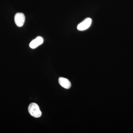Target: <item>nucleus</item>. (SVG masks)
Listing matches in <instances>:
<instances>
[{"instance_id":"obj_4","label":"nucleus","mask_w":133,"mask_h":133,"mask_svg":"<svg viewBox=\"0 0 133 133\" xmlns=\"http://www.w3.org/2000/svg\"><path fill=\"white\" fill-rule=\"evenodd\" d=\"M43 42V39L41 37H37L35 39L31 41L29 44L30 47L31 49H34L37 48Z\"/></svg>"},{"instance_id":"obj_3","label":"nucleus","mask_w":133,"mask_h":133,"mask_svg":"<svg viewBox=\"0 0 133 133\" xmlns=\"http://www.w3.org/2000/svg\"><path fill=\"white\" fill-rule=\"evenodd\" d=\"M25 19V16L23 13H18L15 15V23L18 27H21L23 26Z\"/></svg>"},{"instance_id":"obj_1","label":"nucleus","mask_w":133,"mask_h":133,"mask_svg":"<svg viewBox=\"0 0 133 133\" xmlns=\"http://www.w3.org/2000/svg\"><path fill=\"white\" fill-rule=\"evenodd\" d=\"M28 111L30 115L36 118H39L42 115V112L39 106L35 103L30 104L29 106Z\"/></svg>"},{"instance_id":"obj_5","label":"nucleus","mask_w":133,"mask_h":133,"mask_svg":"<svg viewBox=\"0 0 133 133\" xmlns=\"http://www.w3.org/2000/svg\"><path fill=\"white\" fill-rule=\"evenodd\" d=\"M58 82L60 85L65 89H69L71 87V83L70 82L69 79L65 78H59Z\"/></svg>"},{"instance_id":"obj_2","label":"nucleus","mask_w":133,"mask_h":133,"mask_svg":"<svg viewBox=\"0 0 133 133\" xmlns=\"http://www.w3.org/2000/svg\"><path fill=\"white\" fill-rule=\"evenodd\" d=\"M92 22L90 18H87L78 25L77 28L79 31H84L90 28Z\"/></svg>"}]
</instances>
